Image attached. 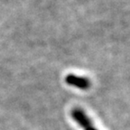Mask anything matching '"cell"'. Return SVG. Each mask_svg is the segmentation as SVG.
<instances>
[{
  "label": "cell",
  "instance_id": "2",
  "mask_svg": "<svg viewBox=\"0 0 130 130\" xmlns=\"http://www.w3.org/2000/svg\"><path fill=\"white\" fill-rule=\"evenodd\" d=\"M65 81L68 85L74 86L79 89H88L90 87V81L88 78L77 76L74 74H69L65 78Z\"/></svg>",
  "mask_w": 130,
  "mask_h": 130
},
{
  "label": "cell",
  "instance_id": "1",
  "mask_svg": "<svg viewBox=\"0 0 130 130\" xmlns=\"http://www.w3.org/2000/svg\"><path fill=\"white\" fill-rule=\"evenodd\" d=\"M71 117L79 126L84 128V130H97L92 126L91 120L80 108H74L71 111Z\"/></svg>",
  "mask_w": 130,
  "mask_h": 130
}]
</instances>
